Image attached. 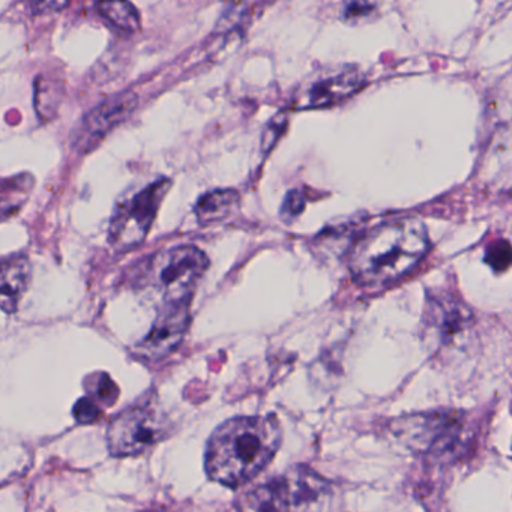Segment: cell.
Listing matches in <instances>:
<instances>
[{"label":"cell","mask_w":512,"mask_h":512,"mask_svg":"<svg viewBox=\"0 0 512 512\" xmlns=\"http://www.w3.org/2000/svg\"><path fill=\"white\" fill-rule=\"evenodd\" d=\"M424 322L431 338L437 343L448 344L469 328L472 313L454 296H430Z\"/></svg>","instance_id":"cell-10"},{"label":"cell","mask_w":512,"mask_h":512,"mask_svg":"<svg viewBox=\"0 0 512 512\" xmlns=\"http://www.w3.org/2000/svg\"><path fill=\"white\" fill-rule=\"evenodd\" d=\"M368 13H370V5L364 4L362 0H355L347 8L346 17L367 16Z\"/></svg>","instance_id":"cell-22"},{"label":"cell","mask_w":512,"mask_h":512,"mask_svg":"<svg viewBox=\"0 0 512 512\" xmlns=\"http://www.w3.org/2000/svg\"><path fill=\"white\" fill-rule=\"evenodd\" d=\"M97 10L110 25L122 32L134 34L140 29L139 11L128 0H98Z\"/></svg>","instance_id":"cell-15"},{"label":"cell","mask_w":512,"mask_h":512,"mask_svg":"<svg viewBox=\"0 0 512 512\" xmlns=\"http://www.w3.org/2000/svg\"><path fill=\"white\" fill-rule=\"evenodd\" d=\"M139 106V97L131 91L119 92L98 104L80 122L74 145L82 152L97 148L119 125L124 124Z\"/></svg>","instance_id":"cell-9"},{"label":"cell","mask_w":512,"mask_h":512,"mask_svg":"<svg viewBox=\"0 0 512 512\" xmlns=\"http://www.w3.org/2000/svg\"><path fill=\"white\" fill-rule=\"evenodd\" d=\"M485 262L494 269V271H505L511 262V250L506 241H499L496 244L490 245L485 253Z\"/></svg>","instance_id":"cell-17"},{"label":"cell","mask_w":512,"mask_h":512,"mask_svg":"<svg viewBox=\"0 0 512 512\" xmlns=\"http://www.w3.org/2000/svg\"><path fill=\"white\" fill-rule=\"evenodd\" d=\"M208 266L206 254L193 245L170 248L152 262V283L164 302L190 301Z\"/></svg>","instance_id":"cell-5"},{"label":"cell","mask_w":512,"mask_h":512,"mask_svg":"<svg viewBox=\"0 0 512 512\" xmlns=\"http://www.w3.org/2000/svg\"><path fill=\"white\" fill-rule=\"evenodd\" d=\"M32 266L28 257L14 254L0 260V310L16 313L31 284Z\"/></svg>","instance_id":"cell-11"},{"label":"cell","mask_w":512,"mask_h":512,"mask_svg":"<svg viewBox=\"0 0 512 512\" xmlns=\"http://www.w3.org/2000/svg\"><path fill=\"white\" fill-rule=\"evenodd\" d=\"M169 433V422L158 404L145 398L122 410L107 430V446L113 457L143 454Z\"/></svg>","instance_id":"cell-4"},{"label":"cell","mask_w":512,"mask_h":512,"mask_svg":"<svg viewBox=\"0 0 512 512\" xmlns=\"http://www.w3.org/2000/svg\"><path fill=\"white\" fill-rule=\"evenodd\" d=\"M190 301L164 302L149 334L137 346V355L158 362L172 355L190 326Z\"/></svg>","instance_id":"cell-8"},{"label":"cell","mask_w":512,"mask_h":512,"mask_svg":"<svg viewBox=\"0 0 512 512\" xmlns=\"http://www.w3.org/2000/svg\"><path fill=\"white\" fill-rule=\"evenodd\" d=\"M170 185L169 179H160L116 209L109 229L115 250L130 251L145 241Z\"/></svg>","instance_id":"cell-6"},{"label":"cell","mask_w":512,"mask_h":512,"mask_svg":"<svg viewBox=\"0 0 512 512\" xmlns=\"http://www.w3.org/2000/svg\"><path fill=\"white\" fill-rule=\"evenodd\" d=\"M239 208V194L233 190H215L200 197L196 217L202 226L221 223L232 217Z\"/></svg>","instance_id":"cell-13"},{"label":"cell","mask_w":512,"mask_h":512,"mask_svg":"<svg viewBox=\"0 0 512 512\" xmlns=\"http://www.w3.org/2000/svg\"><path fill=\"white\" fill-rule=\"evenodd\" d=\"M70 0H29V7L35 14L59 13L65 10Z\"/></svg>","instance_id":"cell-20"},{"label":"cell","mask_w":512,"mask_h":512,"mask_svg":"<svg viewBox=\"0 0 512 512\" xmlns=\"http://www.w3.org/2000/svg\"><path fill=\"white\" fill-rule=\"evenodd\" d=\"M284 119H281V121H271V125H269V130H266L265 136H263V146L265 148H271L272 145H274L275 142H277L278 137H280L281 128H283V125H280V128L278 127V124L280 122H283Z\"/></svg>","instance_id":"cell-21"},{"label":"cell","mask_w":512,"mask_h":512,"mask_svg":"<svg viewBox=\"0 0 512 512\" xmlns=\"http://www.w3.org/2000/svg\"><path fill=\"white\" fill-rule=\"evenodd\" d=\"M365 79L356 70L343 71L335 76L326 77L311 85L305 95L302 109H323L334 106L362 89Z\"/></svg>","instance_id":"cell-12"},{"label":"cell","mask_w":512,"mask_h":512,"mask_svg":"<svg viewBox=\"0 0 512 512\" xmlns=\"http://www.w3.org/2000/svg\"><path fill=\"white\" fill-rule=\"evenodd\" d=\"M280 443V424L274 416L229 419L209 437L206 473L227 487L247 484L271 463Z\"/></svg>","instance_id":"cell-1"},{"label":"cell","mask_w":512,"mask_h":512,"mask_svg":"<svg viewBox=\"0 0 512 512\" xmlns=\"http://www.w3.org/2000/svg\"><path fill=\"white\" fill-rule=\"evenodd\" d=\"M428 250L430 239L422 221H388L358 239L350 251V272L361 286H388L409 274Z\"/></svg>","instance_id":"cell-2"},{"label":"cell","mask_w":512,"mask_h":512,"mask_svg":"<svg viewBox=\"0 0 512 512\" xmlns=\"http://www.w3.org/2000/svg\"><path fill=\"white\" fill-rule=\"evenodd\" d=\"M305 208V197L304 194L299 191H290L287 194L286 200H284L283 208H281V215L286 220H292V218L298 217Z\"/></svg>","instance_id":"cell-19"},{"label":"cell","mask_w":512,"mask_h":512,"mask_svg":"<svg viewBox=\"0 0 512 512\" xmlns=\"http://www.w3.org/2000/svg\"><path fill=\"white\" fill-rule=\"evenodd\" d=\"M328 493L325 479L308 467L298 466L245 493L239 508L254 511L320 508Z\"/></svg>","instance_id":"cell-3"},{"label":"cell","mask_w":512,"mask_h":512,"mask_svg":"<svg viewBox=\"0 0 512 512\" xmlns=\"http://www.w3.org/2000/svg\"><path fill=\"white\" fill-rule=\"evenodd\" d=\"M101 415V406L95 403L91 397L82 398L77 401L76 407H74V416L80 424H92L97 421Z\"/></svg>","instance_id":"cell-18"},{"label":"cell","mask_w":512,"mask_h":512,"mask_svg":"<svg viewBox=\"0 0 512 512\" xmlns=\"http://www.w3.org/2000/svg\"><path fill=\"white\" fill-rule=\"evenodd\" d=\"M64 97L65 86L62 80L47 74L35 80V109L43 121H52L56 118Z\"/></svg>","instance_id":"cell-14"},{"label":"cell","mask_w":512,"mask_h":512,"mask_svg":"<svg viewBox=\"0 0 512 512\" xmlns=\"http://www.w3.org/2000/svg\"><path fill=\"white\" fill-rule=\"evenodd\" d=\"M85 386L88 388L89 397L100 406H112L118 398V388L106 374H103V380H92V377H89Z\"/></svg>","instance_id":"cell-16"},{"label":"cell","mask_w":512,"mask_h":512,"mask_svg":"<svg viewBox=\"0 0 512 512\" xmlns=\"http://www.w3.org/2000/svg\"><path fill=\"white\" fill-rule=\"evenodd\" d=\"M461 416L454 413H427L403 419L398 434L407 445L434 457H451L460 445Z\"/></svg>","instance_id":"cell-7"}]
</instances>
